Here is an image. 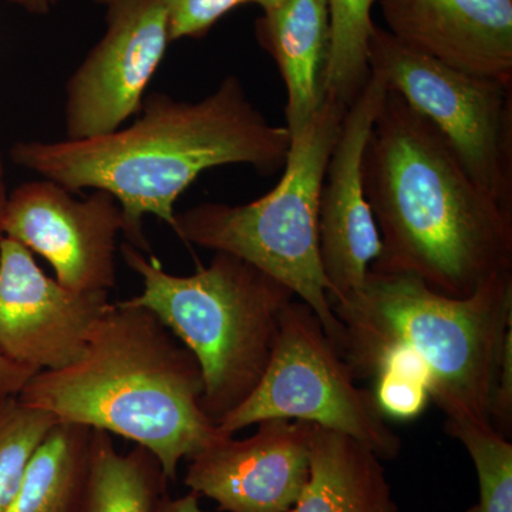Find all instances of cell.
Instances as JSON below:
<instances>
[{
	"instance_id": "1",
	"label": "cell",
	"mask_w": 512,
	"mask_h": 512,
	"mask_svg": "<svg viewBox=\"0 0 512 512\" xmlns=\"http://www.w3.org/2000/svg\"><path fill=\"white\" fill-rule=\"evenodd\" d=\"M141 107L126 128L86 140L22 141L10 158L66 190L110 192L123 212L124 237L141 252H150L144 217L174 229L175 202L204 171L247 164L272 175L285 167L288 128L266 120L237 76L195 103L154 93Z\"/></svg>"
},
{
	"instance_id": "2",
	"label": "cell",
	"mask_w": 512,
	"mask_h": 512,
	"mask_svg": "<svg viewBox=\"0 0 512 512\" xmlns=\"http://www.w3.org/2000/svg\"><path fill=\"white\" fill-rule=\"evenodd\" d=\"M363 185L382 242L369 271L416 276L457 299L512 274V210L474 183L439 128L390 87Z\"/></svg>"
},
{
	"instance_id": "3",
	"label": "cell",
	"mask_w": 512,
	"mask_h": 512,
	"mask_svg": "<svg viewBox=\"0 0 512 512\" xmlns=\"http://www.w3.org/2000/svg\"><path fill=\"white\" fill-rule=\"evenodd\" d=\"M201 367L148 309L121 301L97 320L76 363L28 380L20 402L133 441L177 481L181 461L225 439L202 410Z\"/></svg>"
},
{
	"instance_id": "4",
	"label": "cell",
	"mask_w": 512,
	"mask_h": 512,
	"mask_svg": "<svg viewBox=\"0 0 512 512\" xmlns=\"http://www.w3.org/2000/svg\"><path fill=\"white\" fill-rule=\"evenodd\" d=\"M330 303L342 326L340 355L356 380H365L382 353L403 350L426 373L430 400L446 420L493 426L512 329V274L457 299L431 291L416 276L369 271L362 288Z\"/></svg>"
},
{
	"instance_id": "5",
	"label": "cell",
	"mask_w": 512,
	"mask_h": 512,
	"mask_svg": "<svg viewBox=\"0 0 512 512\" xmlns=\"http://www.w3.org/2000/svg\"><path fill=\"white\" fill-rule=\"evenodd\" d=\"M120 252L143 279V292L124 302L153 312L195 356L204 380L202 410L218 427L264 376L279 315L295 295L227 252L190 276L168 274L156 256L128 242Z\"/></svg>"
},
{
	"instance_id": "6",
	"label": "cell",
	"mask_w": 512,
	"mask_h": 512,
	"mask_svg": "<svg viewBox=\"0 0 512 512\" xmlns=\"http://www.w3.org/2000/svg\"><path fill=\"white\" fill-rule=\"evenodd\" d=\"M346 111L326 97L308 127L291 138L281 181L264 197L242 205H197L175 214L173 229L187 244L238 256L291 289L318 315L338 350L342 326L320 264L319 202Z\"/></svg>"
},
{
	"instance_id": "7",
	"label": "cell",
	"mask_w": 512,
	"mask_h": 512,
	"mask_svg": "<svg viewBox=\"0 0 512 512\" xmlns=\"http://www.w3.org/2000/svg\"><path fill=\"white\" fill-rule=\"evenodd\" d=\"M269 419L302 420L348 434L382 458L402 451L372 390L357 386L338 348L306 303L292 299L279 315L271 359L244 403L227 414L218 430L234 436Z\"/></svg>"
},
{
	"instance_id": "8",
	"label": "cell",
	"mask_w": 512,
	"mask_h": 512,
	"mask_svg": "<svg viewBox=\"0 0 512 512\" xmlns=\"http://www.w3.org/2000/svg\"><path fill=\"white\" fill-rule=\"evenodd\" d=\"M369 66L439 128L474 183L512 210V82L436 62L377 25L369 39Z\"/></svg>"
},
{
	"instance_id": "9",
	"label": "cell",
	"mask_w": 512,
	"mask_h": 512,
	"mask_svg": "<svg viewBox=\"0 0 512 512\" xmlns=\"http://www.w3.org/2000/svg\"><path fill=\"white\" fill-rule=\"evenodd\" d=\"M107 8L106 33L67 82V140L119 130L143 106L170 43L164 0H114Z\"/></svg>"
},
{
	"instance_id": "10",
	"label": "cell",
	"mask_w": 512,
	"mask_h": 512,
	"mask_svg": "<svg viewBox=\"0 0 512 512\" xmlns=\"http://www.w3.org/2000/svg\"><path fill=\"white\" fill-rule=\"evenodd\" d=\"M124 231L119 202L103 190L86 200L53 181H29L8 194L2 235L53 266L56 281L76 292L116 286L117 235Z\"/></svg>"
},
{
	"instance_id": "11",
	"label": "cell",
	"mask_w": 512,
	"mask_h": 512,
	"mask_svg": "<svg viewBox=\"0 0 512 512\" xmlns=\"http://www.w3.org/2000/svg\"><path fill=\"white\" fill-rule=\"evenodd\" d=\"M110 305L109 292L64 288L28 248L0 237V353L10 362L36 373L73 365Z\"/></svg>"
},
{
	"instance_id": "12",
	"label": "cell",
	"mask_w": 512,
	"mask_h": 512,
	"mask_svg": "<svg viewBox=\"0 0 512 512\" xmlns=\"http://www.w3.org/2000/svg\"><path fill=\"white\" fill-rule=\"evenodd\" d=\"M389 84L379 70L348 107L330 154L319 202V255L330 302L365 284L382 249L363 185V156Z\"/></svg>"
},
{
	"instance_id": "13",
	"label": "cell",
	"mask_w": 512,
	"mask_h": 512,
	"mask_svg": "<svg viewBox=\"0 0 512 512\" xmlns=\"http://www.w3.org/2000/svg\"><path fill=\"white\" fill-rule=\"evenodd\" d=\"M315 424L269 419L244 440L225 437L190 460L184 484L225 512H291L309 478Z\"/></svg>"
},
{
	"instance_id": "14",
	"label": "cell",
	"mask_w": 512,
	"mask_h": 512,
	"mask_svg": "<svg viewBox=\"0 0 512 512\" xmlns=\"http://www.w3.org/2000/svg\"><path fill=\"white\" fill-rule=\"evenodd\" d=\"M387 32L461 72L512 82V0H379Z\"/></svg>"
},
{
	"instance_id": "15",
	"label": "cell",
	"mask_w": 512,
	"mask_h": 512,
	"mask_svg": "<svg viewBox=\"0 0 512 512\" xmlns=\"http://www.w3.org/2000/svg\"><path fill=\"white\" fill-rule=\"evenodd\" d=\"M256 37L286 86L291 138L311 123L326 99L330 53L328 0H286L256 20Z\"/></svg>"
},
{
	"instance_id": "16",
	"label": "cell",
	"mask_w": 512,
	"mask_h": 512,
	"mask_svg": "<svg viewBox=\"0 0 512 512\" xmlns=\"http://www.w3.org/2000/svg\"><path fill=\"white\" fill-rule=\"evenodd\" d=\"M291 512H399L382 458L348 434L315 424L309 478Z\"/></svg>"
},
{
	"instance_id": "17",
	"label": "cell",
	"mask_w": 512,
	"mask_h": 512,
	"mask_svg": "<svg viewBox=\"0 0 512 512\" xmlns=\"http://www.w3.org/2000/svg\"><path fill=\"white\" fill-rule=\"evenodd\" d=\"M168 483L160 461L147 448L134 446L120 453L111 434L92 429L79 512H158Z\"/></svg>"
},
{
	"instance_id": "18",
	"label": "cell",
	"mask_w": 512,
	"mask_h": 512,
	"mask_svg": "<svg viewBox=\"0 0 512 512\" xmlns=\"http://www.w3.org/2000/svg\"><path fill=\"white\" fill-rule=\"evenodd\" d=\"M90 440V427L59 421L37 447L6 512H79Z\"/></svg>"
},
{
	"instance_id": "19",
	"label": "cell",
	"mask_w": 512,
	"mask_h": 512,
	"mask_svg": "<svg viewBox=\"0 0 512 512\" xmlns=\"http://www.w3.org/2000/svg\"><path fill=\"white\" fill-rule=\"evenodd\" d=\"M377 0H328L330 53L326 97L350 106L369 80L372 9Z\"/></svg>"
},
{
	"instance_id": "20",
	"label": "cell",
	"mask_w": 512,
	"mask_h": 512,
	"mask_svg": "<svg viewBox=\"0 0 512 512\" xmlns=\"http://www.w3.org/2000/svg\"><path fill=\"white\" fill-rule=\"evenodd\" d=\"M448 436L470 454L478 477V503L467 512H512V444L493 426L446 420Z\"/></svg>"
},
{
	"instance_id": "21",
	"label": "cell",
	"mask_w": 512,
	"mask_h": 512,
	"mask_svg": "<svg viewBox=\"0 0 512 512\" xmlns=\"http://www.w3.org/2000/svg\"><path fill=\"white\" fill-rule=\"evenodd\" d=\"M59 423L53 414L20 402L0 403V512L9 510L37 447Z\"/></svg>"
},
{
	"instance_id": "22",
	"label": "cell",
	"mask_w": 512,
	"mask_h": 512,
	"mask_svg": "<svg viewBox=\"0 0 512 512\" xmlns=\"http://www.w3.org/2000/svg\"><path fill=\"white\" fill-rule=\"evenodd\" d=\"M170 42L207 35L208 30L238 6L256 0H164Z\"/></svg>"
},
{
	"instance_id": "23",
	"label": "cell",
	"mask_w": 512,
	"mask_h": 512,
	"mask_svg": "<svg viewBox=\"0 0 512 512\" xmlns=\"http://www.w3.org/2000/svg\"><path fill=\"white\" fill-rule=\"evenodd\" d=\"M491 424L498 434L510 440L512 433V329L508 332L507 340H505Z\"/></svg>"
},
{
	"instance_id": "24",
	"label": "cell",
	"mask_w": 512,
	"mask_h": 512,
	"mask_svg": "<svg viewBox=\"0 0 512 512\" xmlns=\"http://www.w3.org/2000/svg\"><path fill=\"white\" fill-rule=\"evenodd\" d=\"M6 200H8V190H6L5 164L0 154V237H2V218ZM33 375H36V372L15 365L0 353V403L5 402L9 397L18 396Z\"/></svg>"
},
{
	"instance_id": "25",
	"label": "cell",
	"mask_w": 512,
	"mask_h": 512,
	"mask_svg": "<svg viewBox=\"0 0 512 512\" xmlns=\"http://www.w3.org/2000/svg\"><path fill=\"white\" fill-rule=\"evenodd\" d=\"M158 512H207L202 510L200 505V495L188 493L183 497L173 498L170 494L164 498Z\"/></svg>"
},
{
	"instance_id": "26",
	"label": "cell",
	"mask_w": 512,
	"mask_h": 512,
	"mask_svg": "<svg viewBox=\"0 0 512 512\" xmlns=\"http://www.w3.org/2000/svg\"><path fill=\"white\" fill-rule=\"evenodd\" d=\"M5 2L19 6V8L33 13V15H46V13L55 8L60 0H5Z\"/></svg>"
},
{
	"instance_id": "27",
	"label": "cell",
	"mask_w": 512,
	"mask_h": 512,
	"mask_svg": "<svg viewBox=\"0 0 512 512\" xmlns=\"http://www.w3.org/2000/svg\"><path fill=\"white\" fill-rule=\"evenodd\" d=\"M284 2H286V0H256V3L264 9V12L265 10L274 9Z\"/></svg>"
},
{
	"instance_id": "28",
	"label": "cell",
	"mask_w": 512,
	"mask_h": 512,
	"mask_svg": "<svg viewBox=\"0 0 512 512\" xmlns=\"http://www.w3.org/2000/svg\"><path fill=\"white\" fill-rule=\"evenodd\" d=\"M93 2L100 3V5H110L111 2H114V0H93Z\"/></svg>"
}]
</instances>
